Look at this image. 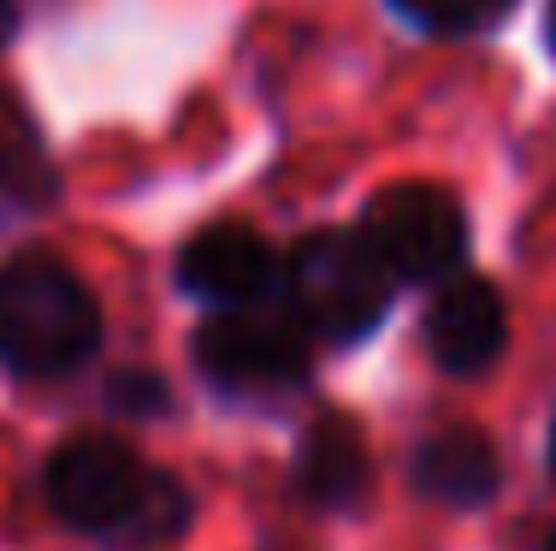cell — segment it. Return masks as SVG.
Wrapping results in <instances>:
<instances>
[{
    "instance_id": "obj_10",
    "label": "cell",
    "mask_w": 556,
    "mask_h": 551,
    "mask_svg": "<svg viewBox=\"0 0 556 551\" xmlns=\"http://www.w3.org/2000/svg\"><path fill=\"white\" fill-rule=\"evenodd\" d=\"M391 7L439 36H473V30H492V24L509 18L515 0H391Z\"/></svg>"
},
{
    "instance_id": "obj_13",
    "label": "cell",
    "mask_w": 556,
    "mask_h": 551,
    "mask_svg": "<svg viewBox=\"0 0 556 551\" xmlns=\"http://www.w3.org/2000/svg\"><path fill=\"white\" fill-rule=\"evenodd\" d=\"M551 48H556V0H551Z\"/></svg>"
},
{
    "instance_id": "obj_5",
    "label": "cell",
    "mask_w": 556,
    "mask_h": 551,
    "mask_svg": "<svg viewBox=\"0 0 556 551\" xmlns=\"http://www.w3.org/2000/svg\"><path fill=\"white\" fill-rule=\"evenodd\" d=\"M195 362L225 391H285L308 379V333L278 309H225L195 333Z\"/></svg>"
},
{
    "instance_id": "obj_2",
    "label": "cell",
    "mask_w": 556,
    "mask_h": 551,
    "mask_svg": "<svg viewBox=\"0 0 556 551\" xmlns=\"http://www.w3.org/2000/svg\"><path fill=\"white\" fill-rule=\"evenodd\" d=\"M391 285L396 279L362 231H308L285 261L290 314L326 345H355L362 333H374L391 309Z\"/></svg>"
},
{
    "instance_id": "obj_8",
    "label": "cell",
    "mask_w": 556,
    "mask_h": 551,
    "mask_svg": "<svg viewBox=\"0 0 556 551\" xmlns=\"http://www.w3.org/2000/svg\"><path fill=\"white\" fill-rule=\"evenodd\" d=\"M497 480H503L497 451L473 427H444L415 451V492L432 498V504H450V510L492 504Z\"/></svg>"
},
{
    "instance_id": "obj_11",
    "label": "cell",
    "mask_w": 556,
    "mask_h": 551,
    "mask_svg": "<svg viewBox=\"0 0 556 551\" xmlns=\"http://www.w3.org/2000/svg\"><path fill=\"white\" fill-rule=\"evenodd\" d=\"M108 403L118 415H166V379L149 374V367H118L108 379Z\"/></svg>"
},
{
    "instance_id": "obj_3",
    "label": "cell",
    "mask_w": 556,
    "mask_h": 551,
    "mask_svg": "<svg viewBox=\"0 0 556 551\" xmlns=\"http://www.w3.org/2000/svg\"><path fill=\"white\" fill-rule=\"evenodd\" d=\"M149 492H154V468L113 433H77L42 468L48 510L77 534H125V540H137Z\"/></svg>"
},
{
    "instance_id": "obj_4",
    "label": "cell",
    "mask_w": 556,
    "mask_h": 551,
    "mask_svg": "<svg viewBox=\"0 0 556 551\" xmlns=\"http://www.w3.org/2000/svg\"><path fill=\"white\" fill-rule=\"evenodd\" d=\"M362 238L386 261L391 279L444 285L468 255V220H462V202L439 184H391L367 202Z\"/></svg>"
},
{
    "instance_id": "obj_6",
    "label": "cell",
    "mask_w": 556,
    "mask_h": 551,
    "mask_svg": "<svg viewBox=\"0 0 556 551\" xmlns=\"http://www.w3.org/2000/svg\"><path fill=\"white\" fill-rule=\"evenodd\" d=\"M503 345H509V314H503L497 285L473 273L444 279L427 309V356L444 374H485L503 356Z\"/></svg>"
},
{
    "instance_id": "obj_9",
    "label": "cell",
    "mask_w": 556,
    "mask_h": 551,
    "mask_svg": "<svg viewBox=\"0 0 556 551\" xmlns=\"http://www.w3.org/2000/svg\"><path fill=\"white\" fill-rule=\"evenodd\" d=\"M367 451H362V433H355L343 415H320L308 433H302V451H296V487L314 510H355L367 498Z\"/></svg>"
},
{
    "instance_id": "obj_1",
    "label": "cell",
    "mask_w": 556,
    "mask_h": 551,
    "mask_svg": "<svg viewBox=\"0 0 556 551\" xmlns=\"http://www.w3.org/2000/svg\"><path fill=\"white\" fill-rule=\"evenodd\" d=\"M101 345V303L60 255L0 267V356L24 379L77 374Z\"/></svg>"
},
{
    "instance_id": "obj_12",
    "label": "cell",
    "mask_w": 556,
    "mask_h": 551,
    "mask_svg": "<svg viewBox=\"0 0 556 551\" xmlns=\"http://www.w3.org/2000/svg\"><path fill=\"white\" fill-rule=\"evenodd\" d=\"M12 30H18V7H12V0H0V48L12 42Z\"/></svg>"
},
{
    "instance_id": "obj_15",
    "label": "cell",
    "mask_w": 556,
    "mask_h": 551,
    "mask_svg": "<svg viewBox=\"0 0 556 551\" xmlns=\"http://www.w3.org/2000/svg\"><path fill=\"white\" fill-rule=\"evenodd\" d=\"M545 551H556V534H551V546H545Z\"/></svg>"
},
{
    "instance_id": "obj_7",
    "label": "cell",
    "mask_w": 556,
    "mask_h": 551,
    "mask_svg": "<svg viewBox=\"0 0 556 551\" xmlns=\"http://www.w3.org/2000/svg\"><path fill=\"white\" fill-rule=\"evenodd\" d=\"M178 285L202 303L219 309H249L267 297L273 285V249L261 243V231L237 226V220H219V226H202L178 255Z\"/></svg>"
},
{
    "instance_id": "obj_14",
    "label": "cell",
    "mask_w": 556,
    "mask_h": 551,
    "mask_svg": "<svg viewBox=\"0 0 556 551\" xmlns=\"http://www.w3.org/2000/svg\"><path fill=\"white\" fill-rule=\"evenodd\" d=\"M551 475H556V427H551Z\"/></svg>"
}]
</instances>
